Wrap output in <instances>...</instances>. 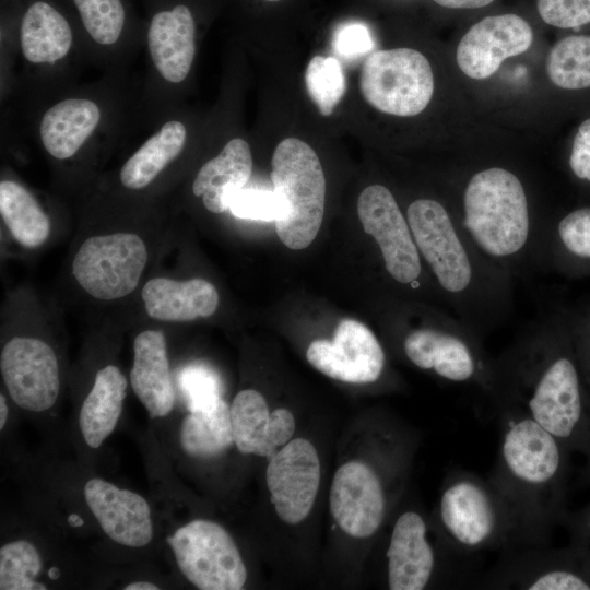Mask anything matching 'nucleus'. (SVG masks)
<instances>
[{"mask_svg":"<svg viewBox=\"0 0 590 590\" xmlns=\"http://www.w3.org/2000/svg\"><path fill=\"white\" fill-rule=\"evenodd\" d=\"M492 400L516 409L583 453L590 402L565 306H556L494 358Z\"/></svg>","mask_w":590,"mask_h":590,"instance_id":"nucleus-1","label":"nucleus"},{"mask_svg":"<svg viewBox=\"0 0 590 590\" xmlns=\"http://www.w3.org/2000/svg\"><path fill=\"white\" fill-rule=\"evenodd\" d=\"M426 270L451 312L483 337L504 323L514 306L515 279L485 259L453 209L423 197L405 213Z\"/></svg>","mask_w":590,"mask_h":590,"instance_id":"nucleus-2","label":"nucleus"},{"mask_svg":"<svg viewBox=\"0 0 590 590\" xmlns=\"http://www.w3.org/2000/svg\"><path fill=\"white\" fill-rule=\"evenodd\" d=\"M500 413V445L488 477L516 515L529 546L546 545L564 523L570 451L524 413Z\"/></svg>","mask_w":590,"mask_h":590,"instance_id":"nucleus-3","label":"nucleus"},{"mask_svg":"<svg viewBox=\"0 0 590 590\" xmlns=\"http://www.w3.org/2000/svg\"><path fill=\"white\" fill-rule=\"evenodd\" d=\"M455 213L479 252L515 280L539 268L545 225L536 224L526 187L512 170L492 166L474 172Z\"/></svg>","mask_w":590,"mask_h":590,"instance_id":"nucleus-4","label":"nucleus"},{"mask_svg":"<svg viewBox=\"0 0 590 590\" xmlns=\"http://www.w3.org/2000/svg\"><path fill=\"white\" fill-rule=\"evenodd\" d=\"M439 532L459 555L485 551L508 552L529 546L510 506L491 483L467 471L451 472L441 491Z\"/></svg>","mask_w":590,"mask_h":590,"instance_id":"nucleus-5","label":"nucleus"},{"mask_svg":"<svg viewBox=\"0 0 590 590\" xmlns=\"http://www.w3.org/2000/svg\"><path fill=\"white\" fill-rule=\"evenodd\" d=\"M417 321L401 341L406 359L444 381L474 386L492 399L494 358L485 352L482 337L453 314L424 311Z\"/></svg>","mask_w":590,"mask_h":590,"instance_id":"nucleus-6","label":"nucleus"},{"mask_svg":"<svg viewBox=\"0 0 590 590\" xmlns=\"http://www.w3.org/2000/svg\"><path fill=\"white\" fill-rule=\"evenodd\" d=\"M270 174L284 211L275 221L280 240L290 249L307 248L321 227L326 178L316 152L304 141L286 138L275 148Z\"/></svg>","mask_w":590,"mask_h":590,"instance_id":"nucleus-7","label":"nucleus"},{"mask_svg":"<svg viewBox=\"0 0 590 590\" xmlns=\"http://www.w3.org/2000/svg\"><path fill=\"white\" fill-rule=\"evenodd\" d=\"M359 87L377 110L411 117L422 113L434 93V74L427 58L412 48L376 50L364 61Z\"/></svg>","mask_w":590,"mask_h":590,"instance_id":"nucleus-8","label":"nucleus"},{"mask_svg":"<svg viewBox=\"0 0 590 590\" xmlns=\"http://www.w3.org/2000/svg\"><path fill=\"white\" fill-rule=\"evenodd\" d=\"M489 589L590 590V552L568 546H526L504 552L500 560L479 582Z\"/></svg>","mask_w":590,"mask_h":590,"instance_id":"nucleus-9","label":"nucleus"},{"mask_svg":"<svg viewBox=\"0 0 590 590\" xmlns=\"http://www.w3.org/2000/svg\"><path fill=\"white\" fill-rule=\"evenodd\" d=\"M357 215L362 227L376 243L384 270L396 284L418 291L426 276L423 263L405 214L394 196L382 185H370L359 194Z\"/></svg>","mask_w":590,"mask_h":590,"instance_id":"nucleus-10","label":"nucleus"},{"mask_svg":"<svg viewBox=\"0 0 590 590\" xmlns=\"http://www.w3.org/2000/svg\"><path fill=\"white\" fill-rule=\"evenodd\" d=\"M181 574L198 589L239 590L247 569L237 545L219 523L196 519L167 538Z\"/></svg>","mask_w":590,"mask_h":590,"instance_id":"nucleus-11","label":"nucleus"},{"mask_svg":"<svg viewBox=\"0 0 590 590\" xmlns=\"http://www.w3.org/2000/svg\"><path fill=\"white\" fill-rule=\"evenodd\" d=\"M146 261V246L137 234L96 235L85 239L78 249L72 274L92 297L113 300L135 290Z\"/></svg>","mask_w":590,"mask_h":590,"instance_id":"nucleus-12","label":"nucleus"},{"mask_svg":"<svg viewBox=\"0 0 590 590\" xmlns=\"http://www.w3.org/2000/svg\"><path fill=\"white\" fill-rule=\"evenodd\" d=\"M0 370L11 399L32 412L49 410L60 390L59 366L43 340L14 337L1 350Z\"/></svg>","mask_w":590,"mask_h":590,"instance_id":"nucleus-13","label":"nucleus"},{"mask_svg":"<svg viewBox=\"0 0 590 590\" xmlns=\"http://www.w3.org/2000/svg\"><path fill=\"white\" fill-rule=\"evenodd\" d=\"M309 364L343 382L373 384L385 371L386 355L373 331L358 320L342 319L331 341H312L306 352Z\"/></svg>","mask_w":590,"mask_h":590,"instance_id":"nucleus-14","label":"nucleus"},{"mask_svg":"<svg viewBox=\"0 0 590 590\" xmlns=\"http://www.w3.org/2000/svg\"><path fill=\"white\" fill-rule=\"evenodd\" d=\"M330 511L347 535L367 539L385 521L388 492L381 475L363 461H349L341 465L332 480Z\"/></svg>","mask_w":590,"mask_h":590,"instance_id":"nucleus-15","label":"nucleus"},{"mask_svg":"<svg viewBox=\"0 0 590 590\" xmlns=\"http://www.w3.org/2000/svg\"><path fill=\"white\" fill-rule=\"evenodd\" d=\"M271 502L281 520L303 521L310 512L320 483V461L314 445L295 438L269 458L266 472Z\"/></svg>","mask_w":590,"mask_h":590,"instance_id":"nucleus-16","label":"nucleus"},{"mask_svg":"<svg viewBox=\"0 0 590 590\" xmlns=\"http://www.w3.org/2000/svg\"><path fill=\"white\" fill-rule=\"evenodd\" d=\"M533 42L530 24L514 13L486 16L463 35L457 47L460 70L471 79L492 76L502 62L527 51Z\"/></svg>","mask_w":590,"mask_h":590,"instance_id":"nucleus-17","label":"nucleus"},{"mask_svg":"<svg viewBox=\"0 0 590 590\" xmlns=\"http://www.w3.org/2000/svg\"><path fill=\"white\" fill-rule=\"evenodd\" d=\"M428 534L420 512L406 510L397 517L386 552L389 589L422 590L436 578L442 558Z\"/></svg>","mask_w":590,"mask_h":590,"instance_id":"nucleus-18","label":"nucleus"},{"mask_svg":"<svg viewBox=\"0 0 590 590\" xmlns=\"http://www.w3.org/2000/svg\"><path fill=\"white\" fill-rule=\"evenodd\" d=\"M84 498L113 541L129 547H143L152 541L151 509L141 495L103 479H91L84 485Z\"/></svg>","mask_w":590,"mask_h":590,"instance_id":"nucleus-19","label":"nucleus"},{"mask_svg":"<svg viewBox=\"0 0 590 590\" xmlns=\"http://www.w3.org/2000/svg\"><path fill=\"white\" fill-rule=\"evenodd\" d=\"M234 445L244 455L270 458L286 445L295 432V418L287 409L269 411L264 397L253 389L239 391L231 406Z\"/></svg>","mask_w":590,"mask_h":590,"instance_id":"nucleus-20","label":"nucleus"},{"mask_svg":"<svg viewBox=\"0 0 590 590\" xmlns=\"http://www.w3.org/2000/svg\"><path fill=\"white\" fill-rule=\"evenodd\" d=\"M148 46L156 70L166 81H184L196 54V21L189 7L176 4L155 13L148 30Z\"/></svg>","mask_w":590,"mask_h":590,"instance_id":"nucleus-21","label":"nucleus"},{"mask_svg":"<svg viewBox=\"0 0 590 590\" xmlns=\"http://www.w3.org/2000/svg\"><path fill=\"white\" fill-rule=\"evenodd\" d=\"M539 268L569 279L590 276V205L569 210L545 224Z\"/></svg>","mask_w":590,"mask_h":590,"instance_id":"nucleus-22","label":"nucleus"},{"mask_svg":"<svg viewBox=\"0 0 590 590\" xmlns=\"http://www.w3.org/2000/svg\"><path fill=\"white\" fill-rule=\"evenodd\" d=\"M130 382L152 418L164 417L172 412L175 392L162 331L145 330L135 337Z\"/></svg>","mask_w":590,"mask_h":590,"instance_id":"nucleus-23","label":"nucleus"},{"mask_svg":"<svg viewBox=\"0 0 590 590\" xmlns=\"http://www.w3.org/2000/svg\"><path fill=\"white\" fill-rule=\"evenodd\" d=\"M146 314L156 320L184 322L212 316L219 306L215 286L204 279L149 280L142 288Z\"/></svg>","mask_w":590,"mask_h":590,"instance_id":"nucleus-24","label":"nucleus"},{"mask_svg":"<svg viewBox=\"0 0 590 590\" xmlns=\"http://www.w3.org/2000/svg\"><path fill=\"white\" fill-rule=\"evenodd\" d=\"M251 172L249 144L240 138L232 139L219 155L199 169L192 184L193 194L202 197L208 211L223 213L229 210L234 197L245 187Z\"/></svg>","mask_w":590,"mask_h":590,"instance_id":"nucleus-25","label":"nucleus"},{"mask_svg":"<svg viewBox=\"0 0 590 590\" xmlns=\"http://www.w3.org/2000/svg\"><path fill=\"white\" fill-rule=\"evenodd\" d=\"M99 119V108L91 99L61 101L51 106L42 118L39 126L42 143L55 158H69L94 132Z\"/></svg>","mask_w":590,"mask_h":590,"instance_id":"nucleus-26","label":"nucleus"},{"mask_svg":"<svg viewBox=\"0 0 590 590\" xmlns=\"http://www.w3.org/2000/svg\"><path fill=\"white\" fill-rule=\"evenodd\" d=\"M127 386L125 375L114 365L97 371L79 416L81 434L91 448H98L115 429L122 411Z\"/></svg>","mask_w":590,"mask_h":590,"instance_id":"nucleus-27","label":"nucleus"},{"mask_svg":"<svg viewBox=\"0 0 590 590\" xmlns=\"http://www.w3.org/2000/svg\"><path fill=\"white\" fill-rule=\"evenodd\" d=\"M24 57L34 63H52L70 50L73 35L66 16L44 0L32 2L25 10L20 28Z\"/></svg>","mask_w":590,"mask_h":590,"instance_id":"nucleus-28","label":"nucleus"},{"mask_svg":"<svg viewBox=\"0 0 590 590\" xmlns=\"http://www.w3.org/2000/svg\"><path fill=\"white\" fill-rule=\"evenodd\" d=\"M187 130L177 120L167 121L123 164L119 178L131 190L149 186L184 149Z\"/></svg>","mask_w":590,"mask_h":590,"instance_id":"nucleus-29","label":"nucleus"},{"mask_svg":"<svg viewBox=\"0 0 590 590\" xmlns=\"http://www.w3.org/2000/svg\"><path fill=\"white\" fill-rule=\"evenodd\" d=\"M180 445L194 458H214L234 444L231 408L223 398L215 403L189 411L180 425Z\"/></svg>","mask_w":590,"mask_h":590,"instance_id":"nucleus-30","label":"nucleus"},{"mask_svg":"<svg viewBox=\"0 0 590 590\" xmlns=\"http://www.w3.org/2000/svg\"><path fill=\"white\" fill-rule=\"evenodd\" d=\"M0 213L11 235L23 247H39L50 234L49 217L35 197L16 181L0 182Z\"/></svg>","mask_w":590,"mask_h":590,"instance_id":"nucleus-31","label":"nucleus"},{"mask_svg":"<svg viewBox=\"0 0 590 590\" xmlns=\"http://www.w3.org/2000/svg\"><path fill=\"white\" fill-rule=\"evenodd\" d=\"M546 71L550 80L565 90L590 87V35H573L551 49Z\"/></svg>","mask_w":590,"mask_h":590,"instance_id":"nucleus-32","label":"nucleus"},{"mask_svg":"<svg viewBox=\"0 0 590 590\" xmlns=\"http://www.w3.org/2000/svg\"><path fill=\"white\" fill-rule=\"evenodd\" d=\"M42 559L36 547L28 541L17 540L5 543L0 548L1 590H45L37 581Z\"/></svg>","mask_w":590,"mask_h":590,"instance_id":"nucleus-33","label":"nucleus"},{"mask_svg":"<svg viewBox=\"0 0 590 590\" xmlns=\"http://www.w3.org/2000/svg\"><path fill=\"white\" fill-rule=\"evenodd\" d=\"M305 85L320 114L330 116L346 91V80L339 60L315 56L305 71Z\"/></svg>","mask_w":590,"mask_h":590,"instance_id":"nucleus-34","label":"nucleus"},{"mask_svg":"<svg viewBox=\"0 0 590 590\" xmlns=\"http://www.w3.org/2000/svg\"><path fill=\"white\" fill-rule=\"evenodd\" d=\"M84 28L101 45L115 44L125 27L126 9L121 0H72Z\"/></svg>","mask_w":590,"mask_h":590,"instance_id":"nucleus-35","label":"nucleus"},{"mask_svg":"<svg viewBox=\"0 0 590 590\" xmlns=\"http://www.w3.org/2000/svg\"><path fill=\"white\" fill-rule=\"evenodd\" d=\"M229 210L239 219L275 222L282 216L284 206L274 190L243 188L234 197Z\"/></svg>","mask_w":590,"mask_h":590,"instance_id":"nucleus-36","label":"nucleus"},{"mask_svg":"<svg viewBox=\"0 0 590 590\" xmlns=\"http://www.w3.org/2000/svg\"><path fill=\"white\" fill-rule=\"evenodd\" d=\"M180 387L189 411L206 408L222 398L217 376L205 366L185 368L180 375Z\"/></svg>","mask_w":590,"mask_h":590,"instance_id":"nucleus-37","label":"nucleus"},{"mask_svg":"<svg viewBox=\"0 0 590 590\" xmlns=\"http://www.w3.org/2000/svg\"><path fill=\"white\" fill-rule=\"evenodd\" d=\"M541 19L559 28H576L590 23V0H536Z\"/></svg>","mask_w":590,"mask_h":590,"instance_id":"nucleus-38","label":"nucleus"},{"mask_svg":"<svg viewBox=\"0 0 590 590\" xmlns=\"http://www.w3.org/2000/svg\"><path fill=\"white\" fill-rule=\"evenodd\" d=\"M373 40L367 28L362 24H347L337 31L333 48L344 58H356L373 48Z\"/></svg>","mask_w":590,"mask_h":590,"instance_id":"nucleus-39","label":"nucleus"},{"mask_svg":"<svg viewBox=\"0 0 590 590\" xmlns=\"http://www.w3.org/2000/svg\"><path fill=\"white\" fill-rule=\"evenodd\" d=\"M565 310L590 400V331L575 308L565 306Z\"/></svg>","mask_w":590,"mask_h":590,"instance_id":"nucleus-40","label":"nucleus"},{"mask_svg":"<svg viewBox=\"0 0 590 590\" xmlns=\"http://www.w3.org/2000/svg\"><path fill=\"white\" fill-rule=\"evenodd\" d=\"M568 166L573 175L590 184V118L581 122L574 138Z\"/></svg>","mask_w":590,"mask_h":590,"instance_id":"nucleus-41","label":"nucleus"},{"mask_svg":"<svg viewBox=\"0 0 590 590\" xmlns=\"http://www.w3.org/2000/svg\"><path fill=\"white\" fill-rule=\"evenodd\" d=\"M564 524L568 529L570 542L590 552V504L577 511L567 512Z\"/></svg>","mask_w":590,"mask_h":590,"instance_id":"nucleus-42","label":"nucleus"},{"mask_svg":"<svg viewBox=\"0 0 590 590\" xmlns=\"http://www.w3.org/2000/svg\"><path fill=\"white\" fill-rule=\"evenodd\" d=\"M493 1L495 0H434L436 4L447 9H479Z\"/></svg>","mask_w":590,"mask_h":590,"instance_id":"nucleus-43","label":"nucleus"},{"mask_svg":"<svg viewBox=\"0 0 590 590\" xmlns=\"http://www.w3.org/2000/svg\"><path fill=\"white\" fill-rule=\"evenodd\" d=\"M590 402V400H589ZM583 455L587 457V461L585 464V468L581 472V482L582 483H590V424H589V432L587 436V441L583 450Z\"/></svg>","mask_w":590,"mask_h":590,"instance_id":"nucleus-44","label":"nucleus"},{"mask_svg":"<svg viewBox=\"0 0 590 590\" xmlns=\"http://www.w3.org/2000/svg\"><path fill=\"white\" fill-rule=\"evenodd\" d=\"M125 590H158L155 583L149 581H134L123 587Z\"/></svg>","mask_w":590,"mask_h":590,"instance_id":"nucleus-45","label":"nucleus"},{"mask_svg":"<svg viewBox=\"0 0 590 590\" xmlns=\"http://www.w3.org/2000/svg\"><path fill=\"white\" fill-rule=\"evenodd\" d=\"M581 319L583 320L586 327L590 331V300L586 304H582L580 307L575 308Z\"/></svg>","mask_w":590,"mask_h":590,"instance_id":"nucleus-46","label":"nucleus"},{"mask_svg":"<svg viewBox=\"0 0 590 590\" xmlns=\"http://www.w3.org/2000/svg\"><path fill=\"white\" fill-rule=\"evenodd\" d=\"M8 418V405L4 396L0 394V429H3Z\"/></svg>","mask_w":590,"mask_h":590,"instance_id":"nucleus-47","label":"nucleus"},{"mask_svg":"<svg viewBox=\"0 0 590 590\" xmlns=\"http://www.w3.org/2000/svg\"><path fill=\"white\" fill-rule=\"evenodd\" d=\"M264 1H269V2H279V1H282V0H264Z\"/></svg>","mask_w":590,"mask_h":590,"instance_id":"nucleus-48","label":"nucleus"}]
</instances>
